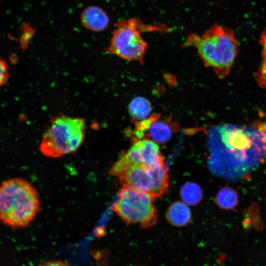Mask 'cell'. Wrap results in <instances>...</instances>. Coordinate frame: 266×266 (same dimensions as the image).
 I'll return each instance as SVG.
<instances>
[{
    "label": "cell",
    "instance_id": "2e32d148",
    "mask_svg": "<svg viewBox=\"0 0 266 266\" xmlns=\"http://www.w3.org/2000/svg\"><path fill=\"white\" fill-rule=\"evenodd\" d=\"M38 266H71L68 264L59 260H52L44 262Z\"/></svg>",
    "mask_w": 266,
    "mask_h": 266
},
{
    "label": "cell",
    "instance_id": "5b68a950",
    "mask_svg": "<svg viewBox=\"0 0 266 266\" xmlns=\"http://www.w3.org/2000/svg\"><path fill=\"white\" fill-rule=\"evenodd\" d=\"M109 173L116 177L123 185L146 193L154 200L162 196L168 187L167 169L164 159L153 164L114 163Z\"/></svg>",
    "mask_w": 266,
    "mask_h": 266
},
{
    "label": "cell",
    "instance_id": "8992f818",
    "mask_svg": "<svg viewBox=\"0 0 266 266\" xmlns=\"http://www.w3.org/2000/svg\"><path fill=\"white\" fill-rule=\"evenodd\" d=\"M85 128L82 119L57 117L43 135L39 149L42 155L50 158L73 153L83 142Z\"/></svg>",
    "mask_w": 266,
    "mask_h": 266
},
{
    "label": "cell",
    "instance_id": "5bb4252c",
    "mask_svg": "<svg viewBox=\"0 0 266 266\" xmlns=\"http://www.w3.org/2000/svg\"><path fill=\"white\" fill-rule=\"evenodd\" d=\"M216 200L218 205L226 209H233L238 204V196L233 189L225 187L219 190Z\"/></svg>",
    "mask_w": 266,
    "mask_h": 266
},
{
    "label": "cell",
    "instance_id": "e0dca14e",
    "mask_svg": "<svg viewBox=\"0 0 266 266\" xmlns=\"http://www.w3.org/2000/svg\"><path fill=\"white\" fill-rule=\"evenodd\" d=\"M256 127L261 132L263 139L266 144V122L260 123Z\"/></svg>",
    "mask_w": 266,
    "mask_h": 266
},
{
    "label": "cell",
    "instance_id": "277c9868",
    "mask_svg": "<svg viewBox=\"0 0 266 266\" xmlns=\"http://www.w3.org/2000/svg\"><path fill=\"white\" fill-rule=\"evenodd\" d=\"M171 31L170 27L164 25L146 24L139 18L121 20L112 32L108 51L122 59L137 61L143 65L147 45L142 33L150 32L164 33Z\"/></svg>",
    "mask_w": 266,
    "mask_h": 266
},
{
    "label": "cell",
    "instance_id": "6da1fadb",
    "mask_svg": "<svg viewBox=\"0 0 266 266\" xmlns=\"http://www.w3.org/2000/svg\"><path fill=\"white\" fill-rule=\"evenodd\" d=\"M210 142L212 170L230 181L245 177L266 158V144L256 127L217 126L210 132Z\"/></svg>",
    "mask_w": 266,
    "mask_h": 266
},
{
    "label": "cell",
    "instance_id": "9a60e30c",
    "mask_svg": "<svg viewBox=\"0 0 266 266\" xmlns=\"http://www.w3.org/2000/svg\"><path fill=\"white\" fill-rule=\"evenodd\" d=\"M8 76V68L5 62L0 58V86H1L7 79Z\"/></svg>",
    "mask_w": 266,
    "mask_h": 266
},
{
    "label": "cell",
    "instance_id": "3957f363",
    "mask_svg": "<svg viewBox=\"0 0 266 266\" xmlns=\"http://www.w3.org/2000/svg\"><path fill=\"white\" fill-rule=\"evenodd\" d=\"M40 209L35 188L27 180L16 177L0 184V222L12 229L28 226Z\"/></svg>",
    "mask_w": 266,
    "mask_h": 266
},
{
    "label": "cell",
    "instance_id": "7a4b0ae2",
    "mask_svg": "<svg viewBox=\"0 0 266 266\" xmlns=\"http://www.w3.org/2000/svg\"><path fill=\"white\" fill-rule=\"evenodd\" d=\"M183 47H195L203 64L220 78L229 74L238 53L233 32L219 25H213L201 34L190 33Z\"/></svg>",
    "mask_w": 266,
    "mask_h": 266
},
{
    "label": "cell",
    "instance_id": "4fadbf2b",
    "mask_svg": "<svg viewBox=\"0 0 266 266\" xmlns=\"http://www.w3.org/2000/svg\"><path fill=\"white\" fill-rule=\"evenodd\" d=\"M181 198L186 204H197L202 198V191L200 186L194 182H187L181 188Z\"/></svg>",
    "mask_w": 266,
    "mask_h": 266
},
{
    "label": "cell",
    "instance_id": "ba28073f",
    "mask_svg": "<svg viewBox=\"0 0 266 266\" xmlns=\"http://www.w3.org/2000/svg\"><path fill=\"white\" fill-rule=\"evenodd\" d=\"M163 159L157 143L149 139H141L133 141V145L121 155L116 163L119 165L153 164Z\"/></svg>",
    "mask_w": 266,
    "mask_h": 266
},
{
    "label": "cell",
    "instance_id": "9c48e42d",
    "mask_svg": "<svg viewBox=\"0 0 266 266\" xmlns=\"http://www.w3.org/2000/svg\"><path fill=\"white\" fill-rule=\"evenodd\" d=\"M159 114L152 115L151 120L143 139H149L157 143L163 144L168 141L173 129L169 119L159 120Z\"/></svg>",
    "mask_w": 266,
    "mask_h": 266
},
{
    "label": "cell",
    "instance_id": "8fae6325",
    "mask_svg": "<svg viewBox=\"0 0 266 266\" xmlns=\"http://www.w3.org/2000/svg\"><path fill=\"white\" fill-rule=\"evenodd\" d=\"M166 217L172 225L181 227L187 225L191 218V212L185 203L176 201L168 208Z\"/></svg>",
    "mask_w": 266,
    "mask_h": 266
},
{
    "label": "cell",
    "instance_id": "30bf717a",
    "mask_svg": "<svg viewBox=\"0 0 266 266\" xmlns=\"http://www.w3.org/2000/svg\"><path fill=\"white\" fill-rule=\"evenodd\" d=\"M81 22L85 28L90 31L101 32L107 27L109 18L102 9L98 6H91L82 12Z\"/></svg>",
    "mask_w": 266,
    "mask_h": 266
},
{
    "label": "cell",
    "instance_id": "52a82bcc",
    "mask_svg": "<svg viewBox=\"0 0 266 266\" xmlns=\"http://www.w3.org/2000/svg\"><path fill=\"white\" fill-rule=\"evenodd\" d=\"M154 200L146 193L123 185L112 209L126 224H138L147 228L157 221Z\"/></svg>",
    "mask_w": 266,
    "mask_h": 266
},
{
    "label": "cell",
    "instance_id": "7c38bea8",
    "mask_svg": "<svg viewBox=\"0 0 266 266\" xmlns=\"http://www.w3.org/2000/svg\"><path fill=\"white\" fill-rule=\"evenodd\" d=\"M128 110L133 121L137 122L149 117L152 111V106L147 99L141 97H137L131 100L129 104Z\"/></svg>",
    "mask_w": 266,
    "mask_h": 266
}]
</instances>
